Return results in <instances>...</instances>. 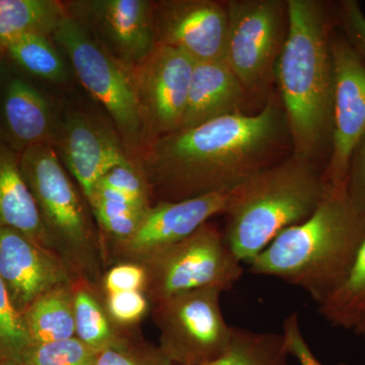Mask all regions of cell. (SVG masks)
Wrapping results in <instances>:
<instances>
[{
  "label": "cell",
  "mask_w": 365,
  "mask_h": 365,
  "mask_svg": "<svg viewBox=\"0 0 365 365\" xmlns=\"http://www.w3.org/2000/svg\"><path fill=\"white\" fill-rule=\"evenodd\" d=\"M287 129L284 111L269 102L257 114L234 113L158 137L136 165L157 202L225 193L268 167Z\"/></svg>",
  "instance_id": "6da1fadb"
},
{
  "label": "cell",
  "mask_w": 365,
  "mask_h": 365,
  "mask_svg": "<svg viewBox=\"0 0 365 365\" xmlns=\"http://www.w3.org/2000/svg\"><path fill=\"white\" fill-rule=\"evenodd\" d=\"M287 32L274 81L294 143V155L312 160L331 148L333 133L332 25L324 2L287 0Z\"/></svg>",
  "instance_id": "7a4b0ae2"
},
{
  "label": "cell",
  "mask_w": 365,
  "mask_h": 365,
  "mask_svg": "<svg viewBox=\"0 0 365 365\" xmlns=\"http://www.w3.org/2000/svg\"><path fill=\"white\" fill-rule=\"evenodd\" d=\"M364 239L365 215L345 190L331 188L313 215L281 232L247 265L254 275L300 288L319 304L345 279Z\"/></svg>",
  "instance_id": "3957f363"
},
{
  "label": "cell",
  "mask_w": 365,
  "mask_h": 365,
  "mask_svg": "<svg viewBox=\"0 0 365 365\" xmlns=\"http://www.w3.org/2000/svg\"><path fill=\"white\" fill-rule=\"evenodd\" d=\"M331 188L312 160L295 155L265 168L230 193L222 228L228 246L249 263L281 232L313 215Z\"/></svg>",
  "instance_id": "277c9868"
},
{
  "label": "cell",
  "mask_w": 365,
  "mask_h": 365,
  "mask_svg": "<svg viewBox=\"0 0 365 365\" xmlns=\"http://www.w3.org/2000/svg\"><path fill=\"white\" fill-rule=\"evenodd\" d=\"M20 160L55 251L81 279L90 282L98 273L102 244L69 173L52 144L28 148Z\"/></svg>",
  "instance_id": "5b68a950"
},
{
  "label": "cell",
  "mask_w": 365,
  "mask_h": 365,
  "mask_svg": "<svg viewBox=\"0 0 365 365\" xmlns=\"http://www.w3.org/2000/svg\"><path fill=\"white\" fill-rule=\"evenodd\" d=\"M52 38L68 59L79 83L109 114L127 155L136 165L148 141L127 67L68 16Z\"/></svg>",
  "instance_id": "8992f818"
},
{
  "label": "cell",
  "mask_w": 365,
  "mask_h": 365,
  "mask_svg": "<svg viewBox=\"0 0 365 365\" xmlns=\"http://www.w3.org/2000/svg\"><path fill=\"white\" fill-rule=\"evenodd\" d=\"M242 264L228 246L223 230L207 222L140 264L146 272L143 292L153 306L200 288L228 292L241 279Z\"/></svg>",
  "instance_id": "52a82bcc"
},
{
  "label": "cell",
  "mask_w": 365,
  "mask_h": 365,
  "mask_svg": "<svg viewBox=\"0 0 365 365\" xmlns=\"http://www.w3.org/2000/svg\"><path fill=\"white\" fill-rule=\"evenodd\" d=\"M222 294L217 288H200L151 306L160 349L173 364L203 365L227 351L235 327L223 317Z\"/></svg>",
  "instance_id": "ba28073f"
},
{
  "label": "cell",
  "mask_w": 365,
  "mask_h": 365,
  "mask_svg": "<svg viewBox=\"0 0 365 365\" xmlns=\"http://www.w3.org/2000/svg\"><path fill=\"white\" fill-rule=\"evenodd\" d=\"M225 58L247 93L259 95L274 79L287 32V1L230 0Z\"/></svg>",
  "instance_id": "9c48e42d"
},
{
  "label": "cell",
  "mask_w": 365,
  "mask_h": 365,
  "mask_svg": "<svg viewBox=\"0 0 365 365\" xmlns=\"http://www.w3.org/2000/svg\"><path fill=\"white\" fill-rule=\"evenodd\" d=\"M195 66L181 50L155 45L143 59L127 67L148 144L181 129Z\"/></svg>",
  "instance_id": "30bf717a"
},
{
  "label": "cell",
  "mask_w": 365,
  "mask_h": 365,
  "mask_svg": "<svg viewBox=\"0 0 365 365\" xmlns=\"http://www.w3.org/2000/svg\"><path fill=\"white\" fill-rule=\"evenodd\" d=\"M66 14L124 66H134L155 48L153 1L66 0Z\"/></svg>",
  "instance_id": "8fae6325"
},
{
  "label": "cell",
  "mask_w": 365,
  "mask_h": 365,
  "mask_svg": "<svg viewBox=\"0 0 365 365\" xmlns=\"http://www.w3.org/2000/svg\"><path fill=\"white\" fill-rule=\"evenodd\" d=\"M333 133L324 177L333 189L345 190L353 150L365 133V66L342 34L333 33Z\"/></svg>",
  "instance_id": "7c38bea8"
},
{
  "label": "cell",
  "mask_w": 365,
  "mask_h": 365,
  "mask_svg": "<svg viewBox=\"0 0 365 365\" xmlns=\"http://www.w3.org/2000/svg\"><path fill=\"white\" fill-rule=\"evenodd\" d=\"M227 21V6L213 0L153 1L155 45L181 50L196 63L225 61Z\"/></svg>",
  "instance_id": "4fadbf2b"
},
{
  "label": "cell",
  "mask_w": 365,
  "mask_h": 365,
  "mask_svg": "<svg viewBox=\"0 0 365 365\" xmlns=\"http://www.w3.org/2000/svg\"><path fill=\"white\" fill-rule=\"evenodd\" d=\"M52 145L86 202L106 173L131 162L116 129L86 113L71 112L57 122Z\"/></svg>",
  "instance_id": "5bb4252c"
},
{
  "label": "cell",
  "mask_w": 365,
  "mask_h": 365,
  "mask_svg": "<svg viewBox=\"0 0 365 365\" xmlns=\"http://www.w3.org/2000/svg\"><path fill=\"white\" fill-rule=\"evenodd\" d=\"M230 193L232 191L153 204L129 239L113 244V257L119 263L143 264L153 255L194 234L213 216L223 215Z\"/></svg>",
  "instance_id": "9a60e30c"
},
{
  "label": "cell",
  "mask_w": 365,
  "mask_h": 365,
  "mask_svg": "<svg viewBox=\"0 0 365 365\" xmlns=\"http://www.w3.org/2000/svg\"><path fill=\"white\" fill-rule=\"evenodd\" d=\"M0 276L21 316L42 295L83 280L58 255L9 227H0Z\"/></svg>",
  "instance_id": "2e32d148"
},
{
  "label": "cell",
  "mask_w": 365,
  "mask_h": 365,
  "mask_svg": "<svg viewBox=\"0 0 365 365\" xmlns=\"http://www.w3.org/2000/svg\"><path fill=\"white\" fill-rule=\"evenodd\" d=\"M56 128L44 93L0 58V143L21 155L34 146L52 144Z\"/></svg>",
  "instance_id": "e0dca14e"
},
{
  "label": "cell",
  "mask_w": 365,
  "mask_h": 365,
  "mask_svg": "<svg viewBox=\"0 0 365 365\" xmlns=\"http://www.w3.org/2000/svg\"><path fill=\"white\" fill-rule=\"evenodd\" d=\"M246 93L227 62L196 63L181 129L241 112Z\"/></svg>",
  "instance_id": "ac0fdd59"
},
{
  "label": "cell",
  "mask_w": 365,
  "mask_h": 365,
  "mask_svg": "<svg viewBox=\"0 0 365 365\" xmlns=\"http://www.w3.org/2000/svg\"><path fill=\"white\" fill-rule=\"evenodd\" d=\"M0 227L18 230L40 246L56 253L21 172L20 153L2 143H0Z\"/></svg>",
  "instance_id": "d6986e66"
},
{
  "label": "cell",
  "mask_w": 365,
  "mask_h": 365,
  "mask_svg": "<svg viewBox=\"0 0 365 365\" xmlns=\"http://www.w3.org/2000/svg\"><path fill=\"white\" fill-rule=\"evenodd\" d=\"M66 16L63 1L58 0H0V58L24 36H53Z\"/></svg>",
  "instance_id": "ffe728a7"
},
{
  "label": "cell",
  "mask_w": 365,
  "mask_h": 365,
  "mask_svg": "<svg viewBox=\"0 0 365 365\" xmlns=\"http://www.w3.org/2000/svg\"><path fill=\"white\" fill-rule=\"evenodd\" d=\"M74 285H62L47 292L23 314L32 344L76 337Z\"/></svg>",
  "instance_id": "44dd1931"
},
{
  "label": "cell",
  "mask_w": 365,
  "mask_h": 365,
  "mask_svg": "<svg viewBox=\"0 0 365 365\" xmlns=\"http://www.w3.org/2000/svg\"><path fill=\"white\" fill-rule=\"evenodd\" d=\"M317 306L329 324L365 339V239L345 279Z\"/></svg>",
  "instance_id": "7402d4cb"
},
{
  "label": "cell",
  "mask_w": 365,
  "mask_h": 365,
  "mask_svg": "<svg viewBox=\"0 0 365 365\" xmlns=\"http://www.w3.org/2000/svg\"><path fill=\"white\" fill-rule=\"evenodd\" d=\"M88 204L104 239L113 244L129 239L153 206L101 185L95 187Z\"/></svg>",
  "instance_id": "603a6c76"
},
{
  "label": "cell",
  "mask_w": 365,
  "mask_h": 365,
  "mask_svg": "<svg viewBox=\"0 0 365 365\" xmlns=\"http://www.w3.org/2000/svg\"><path fill=\"white\" fill-rule=\"evenodd\" d=\"M61 53L51 35L34 33L14 41L4 58L26 78L63 83L69 72Z\"/></svg>",
  "instance_id": "cb8c5ba5"
},
{
  "label": "cell",
  "mask_w": 365,
  "mask_h": 365,
  "mask_svg": "<svg viewBox=\"0 0 365 365\" xmlns=\"http://www.w3.org/2000/svg\"><path fill=\"white\" fill-rule=\"evenodd\" d=\"M282 334L254 332L235 328L227 351L203 365H289Z\"/></svg>",
  "instance_id": "d4e9b609"
},
{
  "label": "cell",
  "mask_w": 365,
  "mask_h": 365,
  "mask_svg": "<svg viewBox=\"0 0 365 365\" xmlns=\"http://www.w3.org/2000/svg\"><path fill=\"white\" fill-rule=\"evenodd\" d=\"M76 337L98 353L118 337L113 322L96 299L90 283L78 280L74 285Z\"/></svg>",
  "instance_id": "484cf974"
},
{
  "label": "cell",
  "mask_w": 365,
  "mask_h": 365,
  "mask_svg": "<svg viewBox=\"0 0 365 365\" xmlns=\"http://www.w3.org/2000/svg\"><path fill=\"white\" fill-rule=\"evenodd\" d=\"M31 345L23 316L14 307L0 276V359L21 365Z\"/></svg>",
  "instance_id": "4316f807"
},
{
  "label": "cell",
  "mask_w": 365,
  "mask_h": 365,
  "mask_svg": "<svg viewBox=\"0 0 365 365\" xmlns=\"http://www.w3.org/2000/svg\"><path fill=\"white\" fill-rule=\"evenodd\" d=\"M98 353L78 338L30 346L21 365H93Z\"/></svg>",
  "instance_id": "83f0119b"
},
{
  "label": "cell",
  "mask_w": 365,
  "mask_h": 365,
  "mask_svg": "<svg viewBox=\"0 0 365 365\" xmlns=\"http://www.w3.org/2000/svg\"><path fill=\"white\" fill-rule=\"evenodd\" d=\"M93 365H174L158 348H150L138 355L125 338L118 334L111 345L100 351Z\"/></svg>",
  "instance_id": "f1b7e54d"
},
{
  "label": "cell",
  "mask_w": 365,
  "mask_h": 365,
  "mask_svg": "<svg viewBox=\"0 0 365 365\" xmlns=\"http://www.w3.org/2000/svg\"><path fill=\"white\" fill-rule=\"evenodd\" d=\"M97 185L116 190L137 200L153 205L148 182L133 162L122 163L113 168L101 178Z\"/></svg>",
  "instance_id": "f546056e"
},
{
  "label": "cell",
  "mask_w": 365,
  "mask_h": 365,
  "mask_svg": "<svg viewBox=\"0 0 365 365\" xmlns=\"http://www.w3.org/2000/svg\"><path fill=\"white\" fill-rule=\"evenodd\" d=\"M106 307L113 323L126 327L139 323L151 309L150 300L143 292L107 294Z\"/></svg>",
  "instance_id": "4dcf8cb0"
},
{
  "label": "cell",
  "mask_w": 365,
  "mask_h": 365,
  "mask_svg": "<svg viewBox=\"0 0 365 365\" xmlns=\"http://www.w3.org/2000/svg\"><path fill=\"white\" fill-rule=\"evenodd\" d=\"M337 21L342 35L365 66V14L356 0H343L338 6Z\"/></svg>",
  "instance_id": "1f68e13d"
},
{
  "label": "cell",
  "mask_w": 365,
  "mask_h": 365,
  "mask_svg": "<svg viewBox=\"0 0 365 365\" xmlns=\"http://www.w3.org/2000/svg\"><path fill=\"white\" fill-rule=\"evenodd\" d=\"M146 272L143 265L132 262L118 263L105 273L103 287L106 294L124 292H144Z\"/></svg>",
  "instance_id": "d6a6232c"
},
{
  "label": "cell",
  "mask_w": 365,
  "mask_h": 365,
  "mask_svg": "<svg viewBox=\"0 0 365 365\" xmlns=\"http://www.w3.org/2000/svg\"><path fill=\"white\" fill-rule=\"evenodd\" d=\"M345 192L350 203L365 215V133L353 150L346 178Z\"/></svg>",
  "instance_id": "836d02e7"
},
{
  "label": "cell",
  "mask_w": 365,
  "mask_h": 365,
  "mask_svg": "<svg viewBox=\"0 0 365 365\" xmlns=\"http://www.w3.org/2000/svg\"><path fill=\"white\" fill-rule=\"evenodd\" d=\"M282 336L290 356L294 357L299 365H328L319 361L311 346L307 342L300 327L299 314H290L283 322ZM333 365H350L345 362Z\"/></svg>",
  "instance_id": "e575fe53"
},
{
  "label": "cell",
  "mask_w": 365,
  "mask_h": 365,
  "mask_svg": "<svg viewBox=\"0 0 365 365\" xmlns=\"http://www.w3.org/2000/svg\"><path fill=\"white\" fill-rule=\"evenodd\" d=\"M0 365H16L14 364H11V362L6 361V360L0 359Z\"/></svg>",
  "instance_id": "d590c367"
}]
</instances>
